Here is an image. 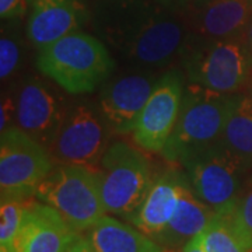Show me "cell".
I'll use <instances>...</instances> for the list:
<instances>
[{
    "label": "cell",
    "mask_w": 252,
    "mask_h": 252,
    "mask_svg": "<svg viewBox=\"0 0 252 252\" xmlns=\"http://www.w3.org/2000/svg\"><path fill=\"white\" fill-rule=\"evenodd\" d=\"M237 97L189 83L184 89L180 117L161 152L162 157L185 167L196 156L220 143Z\"/></svg>",
    "instance_id": "2"
},
{
    "label": "cell",
    "mask_w": 252,
    "mask_h": 252,
    "mask_svg": "<svg viewBox=\"0 0 252 252\" xmlns=\"http://www.w3.org/2000/svg\"><path fill=\"white\" fill-rule=\"evenodd\" d=\"M27 200V199H26ZM26 200H1L0 206V248L14 251V243L24 216Z\"/></svg>",
    "instance_id": "21"
},
{
    "label": "cell",
    "mask_w": 252,
    "mask_h": 252,
    "mask_svg": "<svg viewBox=\"0 0 252 252\" xmlns=\"http://www.w3.org/2000/svg\"><path fill=\"white\" fill-rule=\"evenodd\" d=\"M250 165L219 143L196 156L184 168L196 196L217 216L228 219L243 198V177Z\"/></svg>",
    "instance_id": "6"
},
{
    "label": "cell",
    "mask_w": 252,
    "mask_h": 252,
    "mask_svg": "<svg viewBox=\"0 0 252 252\" xmlns=\"http://www.w3.org/2000/svg\"><path fill=\"white\" fill-rule=\"evenodd\" d=\"M181 252H206L205 251V247L202 244V238H200V234L196 235L195 238H192L182 250Z\"/></svg>",
    "instance_id": "27"
},
{
    "label": "cell",
    "mask_w": 252,
    "mask_h": 252,
    "mask_svg": "<svg viewBox=\"0 0 252 252\" xmlns=\"http://www.w3.org/2000/svg\"><path fill=\"white\" fill-rule=\"evenodd\" d=\"M228 221L245 250L252 252V190L240 199Z\"/></svg>",
    "instance_id": "22"
},
{
    "label": "cell",
    "mask_w": 252,
    "mask_h": 252,
    "mask_svg": "<svg viewBox=\"0 0 252 252\" xmlns=\"http://www.w3.org/2000/svg\"><path fill=\"white\" fill-rule=\"evenodd\" d=\"M104 122V118L87 105L70 109L48 147L55 164L86 165L97 170L109 146Z\"/></svg>",
    "instance_id": "9"
},
{
    "label": "cell",
    "mask_w": 252,
    "mask_h": 252,
    "mask_svg": "<svg viewBox=\"0 0 252 252\" xmlns=\"http://www.w3.org/2000/svg\"><path fill=\"white\" fill-rule=\"evenodd\" d=\"M157 1H160V3L165 4V6H170V7H174V9H178L184 11L188 0H157Z\"/></svg>",
    "instance_id": "28"
},
{
    "label": "cell",
    "mask_w": 252,
    "mask_h": 252,
    "mask_svg": "<svg viewBox=\"0 0 252 252\" xmlns=\"http://www.w3.org/2000/svg\"><path fill=\"white\" fill-rule=\"evenodd\" d=\"M182 79L177 72L161 76L132 130L135 143L149 153H161L180 117L184 97Z\"/></svg>",
    "instance_id": "10"
},
{
    "label": "cell",
    "mask_w": 252,
    "mask_h": 252,
    "mask_svg": "<svg viewBox=\"0 0 252 252\" xmlns=\"http://www.w3.org/2000/svg\"><path fill=\"white\" fill-rule=\"evenodd\" d=\"M187 177L170 170L156 178L143 203L130 217V223L142 233L156 238L168 225L180 205L181 188Z\"/></svg>",
    "instance_id": "16"
},
{
    "label": "cell",
    "mask_w": 252,
    "mask_h": 252,
    "mask_svg": "<svg viewBox=\"0 0 252 252\" xmlns=\"http://www.w3.org/2000/svg\"><path fill=\"white\" fill-rule=\"evenodd\" d=\"M35 198L55 207L74 231H89L107 215L97 170L86 165L56 164L36 189Z\"/></svg>",
    "instance_id": "4"
},
{
    "label": "cell",
    "mask_w": 252,
    "mask_h": 252,
    "mask_svg": "<svg viewBox=\"0 0 252 252\" xmlns=\"http://www.w3.org/2000/svg\"><path fill=\"white\" fill-rule=\"evenodd\" d=\"M184 13L195 38L231 39L248 27L252 0H188Z\"/></svg>",
    "instance_id": "12"
},
{
    "label": "cell",
    "mask_w": 252,
    "mask_h": 252,
    "mask_svg": "<svg viewBox=\"0 0 252 252\" xmlns=\"http://www.w3.org/2000/svg\"><path fill=\"white\" fill-rule=\"evenodd\" d=\"M63 252H94V250H93L89 237H84L80 233Z\"/></svg>",
    "instance_id": "26"
},
{
    "label": "cell",
    "mask_w": 252,
    "mask_h": 252,
    "mask_svg": "<svg viewBox=\"0 0 252 252\" xmlns=\"http://www.w3.org/2000/svg\"><path fill=\"white\" fill-rule=\"evenodd\" d=\"M251 64L250 46L237 38L202 41V45L189 51L185 61L190 83L223 94H233L243 87Z\"/></svg>",
    "instance_id": "8"
},
{
    "label": "cell",
    "mask_w": 252,
    "mask_h": 252,
    "mask_svg": "<svg viewBox=\"0 0 252 252\" xmlns=\"http://www.w3.org/2000/svg\"><path fill=\"white\" fill-rule=\"evenodd\" d=\"M87 237L94 252H165L164 247L135 225L122 223L108 215L91 227Z\"/></svg>",
    "instance_id": "18"
},
{
    "label": "cell",
    "mask_w": 252,
    "mask_h": 252,
    "mask_svg": "<svg viewBox=\"0 0 252 252\" xmlns=\"http://www.w3.org/2000/svg\"><path fill=\"white\" fill-rule=\"evenodd\" d=\"M56 165L49 150L34 137L11 126L0 137L1 200L35 196L39 184Z\"/></svg>",
    "instance_id": "7"
},
{
    "label": "cell",
    "mask_w": 252,
    "mask_h": 252,
    "mask_svg": "<svg viewBox=\"0 0 252 252\" xmlns=\"http://www.w3.org/2000/svg\"><path fill=\"white\" fill-rule=\"evenodd\" d=\"M220 143L251 164L252 97H237L225 121Z\"/></svg>",
    "instance_id": "19"
},
{
    "label": "cell",
    "mask_w": 252,
    "mask_h": 252,
    "mask_svg": "<svg viewBox=\"0 0 252 252\" xmlns=\"http://www.w3.org/2000/svg\"><path fill=\"white\" fill-rule=\"evenodd\" d=\"M55 207L27 199L14 250L16 252H63L77 237Z\"/></svg>",
    "instance_id": "13"
},
{
    "label": "cell",
    "mask_w": 252,
    "mask_h": 252,
    "mask_svg": "<svg viewBox=\"0 0 252 252\" xmlns=\"http://www.w3.org/2000/svg\"><path fill=\"white\" fill-rule=\"evenodd\" d=\"M13 119H16V101H13L10 97H3L1 111H0V129H1V132L11 127Z\"/></svg>",
    "instance_id": "25"
},
{
    "label": "cell",
    "mask_w": 252,
    "mask_h": 252,
    "mask_svg": "<svg viewBox=\"0 0 252 252\" xmlns=\"http://www.w3.org/2000/svg\"><path fill=\"white\" fill-rule=\"evenodd\" d=\"M107 215L130 219L152 187L146 156L125 142L109 144L97 168Z\"/></svg>",
    "instance_id": "5"
},
{
    "label": "cell",
    "mask_w": 252,
    "mask_h": 252,
    "mask_svg": "<svg viewBox=\"0 0 252 252\" xmlns=\"http://www.w3.org/2000/svg\"><path fill=\"white\" fill-rule=\"evenodd\" d=\"M158 79L152 73H130L105 83L99 109L107 125L117 133L132 132Z\"/></svg>",
    "instance_id": "11"
},
{
    "label": "cell",
    "mask_w": 252,
    "mask_h": 252,
    "mask_svg": "<svg viewBox=\"0 0 252 252\" xmlns=\"http://www.w3.org/2000/svg\"><path fill=\"white\" fill-rule=\"evenodd\" d=\"M31 0H0V16L3 20L23 17L30 7Z\"/></svg>",
    "instance_id": "24"
},
{
    "label": "cell",
    "mask_w": 252,
    "mask_h": 252,
    "mask_svg": "<svg viewBox=\"0 0 252 252\" xmlns=\"http://www.w3.org/2000/svg\"><path fill=\"white\" fill-rule=\"evenodd\" d=\"M20 63V46L17 41L4 32L0 38V77L4 81L16 72Z\"/></svg>",
    "instance_id": "23"
},
{
    "label": "cell",
    "mask_w": 252,
    "mask_h": 252,
    "mask_svg": "<svg viewBox=\"0 0 252 252\" xmlns=\"http://www.w3.org/2000/svg\"><path fill=\"white\" fill-rule=\"evenodd\" d=\"M245 35H247V45L250 46V49H251L252 52V18L251 21H250V24H248V27L245 30Z\"/></svg>",
    "instance_id": "29"
},
{
    "label": "cell",
    "mask_w": 252,
    "mask_h": 252,
    "mask_svg": "<svg viewBox=\"0 0 252 252\" xmlns=\"http://www.w3.org/2000/svg\"><path fill=\"white\" fill-rule=\"evenodd\" d=\"M93 17L99 35L142 67L168 66L195 41L185 13L157 0H97Z\"/></svg>",
    "instance_id": "1"
},
{
    "label": "cell",
    "mask_w": 252,
    "mask_h": 252,
    "mask_svg": "<svg viewBox=\"0 0 252 252\" xmlns=\"http://www.w3.org/2000/svg\"><path fill=\"white\" fill-rule=\"evenodd\" d=\"M38 70L70 94L93 93L114 70V59L97 36L74 31L39 49Z\"/></svg>",
    "instance_id": "3"
},
{
    "label": "cell",
    "mask_w": 252,
    "mask_h": 252,
    "mask_svg": "<svg viewBox=\"0 0 252 252\" xmlns=\"http://www.w3.org/2000/svg\"><path fill=\"white\" fill-rule=\"evenodd\" d=\"M67 112L61 99L38 80H27L16 99V126L45 147L52 143Z\"/></svg>",
    "instance_id": "14"
},
{
    "label": "cell",
    "mask_w": 252,
    "mask_h": 252,
    "mask_svg": "<svg viewBox=\"0 0 252 252\" xmlns=\"http://www.w3.org/2000/svg\"><path fill=\"white\" fill-rule=\"evenodd\" d=\"M216 216V213L196 196L187 178L181 188L180 205L175 215L154 241L164 247L165 251L182 250L192 238L200 234Z\"/></svg>",
    "instance_id": "17"
},
{
    "label": "cell",
    "mask_w": 252,
    "mask_h": 252,
    "mask_svg": "<svg viewBox=\"0 0 252 252\" xmlns=\"http://www.w3.org/2000/svg\"><path fill=\"white\" fill-rule=\"evenodd\" d=\"M89 11L83 0H31L27 36L39 49L61 39L87 21Z\"/></svg>",
    "instance_id": "15"
},
{
    "label": "cell",
    "mask_w": 252,
    "mask_h": 252,
    "mask_svg": "<svg viewBox=\"0 0 252 252\" xmlns=\"http://www.w3.org/2000/svg\"><path fill=\"white\" fill-rule=\"evenodd\" d=\"M200 238L206 252H248L224 217H215L200 233Z\"/></svg>",
    "instance_id": "20"
}]
</instances>
